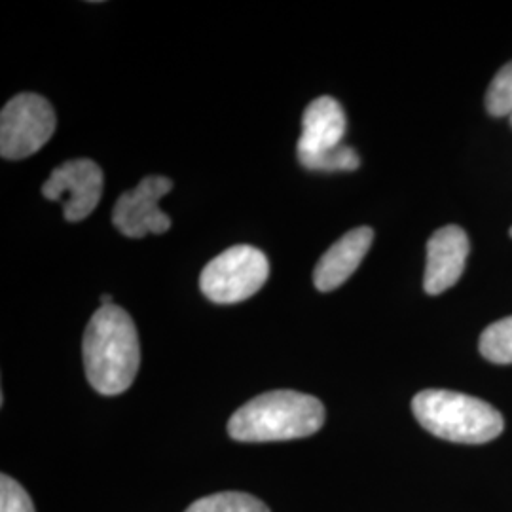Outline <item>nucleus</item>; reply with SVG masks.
<instances>
[{
    "label": "nucleus",
    "instance_id": "1",
    "mask_svg": "<svg viewBox=\"0 0 512 512\" xmlns=\"http://www.w3.org/2000/svg\"><path fill=\"white\" fill-rule=\"evenodd\" d=\"M82 355L88 382L101 395H120L131 387L139 365V334L128 311L116 304L95 311L84 332Z\"/></svg>",
    "mask_w": 512,
    "mask_h": 512
},
{
    "label": "nucleus",
    "instance_id": "2",
    "mask_svg": "<svg viewBox=\"0 0 512 512\" xmlns=\"http://www.w3.org/2000/svg\"><path fill=\"white\" fill-rule=\"evenodd\" d=\"M325 406L298 391H270L243 404L228 421V433L239 442H275L310 437L325 423Z\"/></svg>",
    "mask_w": 512,
    "mask_h": 512
},
{
    "label": "nucleus",
    "instance_id": "3",
    "mask_svg": "<svg viewBox=\"0 0 512 512\" xmlns=\"http://www.w3.org/2000/svg\"><path fill=\"white\" fill-rule=\"evenodd\" d=\"M421 427L431 435L461 444H484L503 433L505 421L492 404L448 389H425L412 401Z\"/></svg>",
    "mask_w": 512,
    "mask_h": 512
},
{
    "label": "nucleus",
    "instance_id": "4",
    "mask_svg": "<svg viewBox=\"0 0 512 512\" xmlns=\"http://www.w3.org/2000/svg\"><path fill=\"white\" fill-rule=\"evenodd\" d=\"M346 112L329 95L317 97L302 114V135L298 139V162L310 171H355L361 160L353 148L344 145Z\"/></svg>",
    "mask_w": 512,
    "mask_h": 512
},
{
    "label": "nucleus",
    "instance_id": "5",
    "mask_svg": "<svg viewBox=\"0 0 512 512\" xmlns=\"http://www.w3.org/2000/svg\"><path fill=\"white\" fill-rule=\"evenodd\" d=\"M270 275L266 255L251 245H236L213 258L200 277L202 293L217 304H236L258 293Z\"/></svg>",
    "mask_w": 512,
    "mask_h": 512
},
{
    "label": "nucleus",
    "instance_id": "6",
    "mask_svg": "<svg viewBox=\"0 0 512 512\" xmlns=\"http://www.w3.org/2000/svg\"><path fill=\"white\" fill-rule=\"evenodd\" d=\"M57 118L48 99L19 93L0 114V154L4 160H25L54 137Z\"/></svg>",
    "mask_w": 512,
    "mask_h": 512
},
{
    "label": "nucleus",
    "instance_id": "7",
    "mask_svg": "<svg viewBox=\"0 0 512 512\" xmlns=\"http://www.w3.org/2000/svg\"><path fill=\"white\" fill-rule=\"evenodd\" d=\"M42 196L61 203L69 222L90 217L103 196V171L90 158L69 160L57 165L50 179L42 184Z\"/></svg>",
    "mask_w": 512,
    "mask_h": 512
},
{
    "label": "nucleus",
    "instance_id": "8",
    "mask_svg": "<svg viewBox=\"0 0 512 512\" xmlns=\"http://www.w3.org/2000/svg\"><path fill=\"white\" fill-rule=\"evenodd\" d=\"M173 181L164 175L145 177L137 188L124 192L112 211V224L126 238L141 239L147 234H165L171 228L169 215L160 209V200L169 194Z\"/></svg>",
    "mask_w": 512,
    "mask_h": 512
},
{
    "label": "nucleus",
    "instance_id": "9",
    "mask_svg": "<svg viewBox=\"0 0 512 512\" xmlns=\"http://www.w3.org/2000/svg\"><path fill=\"white\" fill-rule=\"evenodd\" d=\"M469 256V238L459 226H444L427 241L423 289L431 296L448 291L459 281Z\"/></svg>",
    "mask_w": 512,
    "mask_h": 512
},
{
    "label": "nucleus",
    "instance_id": "10",
    "mask_svg": "<svg viewBox=\"0 0 512 512\" xmlns=\"http://www.w3.org/2000/svg\"><path fill=\"white\" fill-rule=\"evenodd\" d=\"M372 241L374 232L368 226L355 228L338 239L315 266L313 283L317 291L330 293L344 285L363 262Z\"/></svg>",
    "mask_w": 512,
    "mask_h": 512
},
{
    "label": "nucleus",
    "instance_id": "11",
    "mask_svg": "<svg viewBox=\"0 0 512 512\" xmlns=\"http://www.w3.org/2000/svg\"><path fill=\"white\" fill-rule=\"evenodd\" d=\"M478 348L490 363L512 365V315L484 330Z\"/></svg>",
    "mask_w": 512,
    "mask_h": 512
},
{
    "label": "nucleus",
    "instance_id": "12",
    "mask_svg": "<svg viewBox=\"0 0 512 512\" xmlns=\"http://www.w3.org/2000/svg\"><path fill=\"white\" fill-rule=\"evenodd\" d=\"M184 512H270L255 495L222 492L198 499Z\"/></svg>",
    "mask_w": 512,
    "mask_h": 512
},
{
    "label": "nucleus",
    "instance_id": "13",
    "mask_svg": "<svg viewBox=\"0 0 512 512\" xmlns=\"http://www.w3.org/2000/svg\"><path fill=\"white\" fill-rule=\"evenodd\" d=\"M486 109L495 118L512 116V61L495 74L486 92Z\"/></svg>",
    "mask_w": 512,
    "mask_h": 512
},
{
    "label": "nucleus",
    "instance_id": "14",
    "mask_svg": "<svg viewBox=\"0 0 512 512\" xmlns=\"http://www.w3.org/2000/svg\"><path fill=\"white\" fill-rule=\"evenodd\" d=\"M0 512H35L31 497L12 476H0Z\"/></svg>",
    "mask_w": 512,
    "mask_h": 512
},
{
    "label": "nucleus",
    "instance_id": "15",
    "mask_svg": "<svg viewBox=\"0 0 512 512\" xmlns=\"http://www.w3.org/2000/svg\"><path fill=\"white\" fill-rule=\"evenodd\" d=\"M114 302H112V296L110 294H103L101 296V306H112Z\"/></svg>",
    "mask_w": 512,
    "mask_h": 512
},
{
    "label": "nucleus",
    "instance_id": "16",
    "mask_svg": "<svg viewBox=\"0 0 512 512\" xmlns=\"http://www.w3.org/2000/svg\"><path fill=\"white\" fill-rule=\"evenodd\" d=\"M509 234H511V238H512V228H511V232H509Z\"/></svg>",
    "mask_w": 512,
    "mask_h": 512
},
{
    "label": "nucleus",
    "instance_id": "17",
    "mask_svg": "<svg viewBox=\"0 0 512 512\" xmlns=\"http://www.w3.org/2000/svg\"><path fill=\"white\" fill-rule=\"evenodd\" d=\"M511 126H512V116H511Z\"/></svg>",
    "mask_w": 512,
    "mask_h": 512
}]
</instances>
